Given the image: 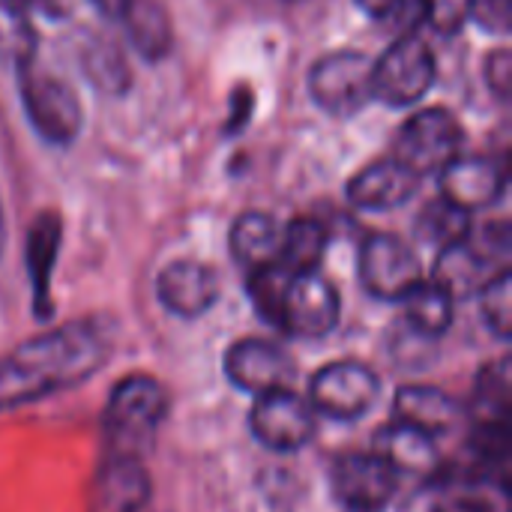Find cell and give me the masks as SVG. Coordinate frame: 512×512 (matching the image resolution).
I'll return each instance as SVG.
<instances>
[{
  "label": "cell",
  "mask_w": 512,
  "mask_h": 512,
  "mask_svg": "<svg viewBox=\"0 0 512 512\" xmlns=\"http://www.w3.org/2000/svg\"><path fill=\"white\" fill-rule=\"evenodd\" d=\"M480 315H483V324L501 339V342H510L512 336V279L510 270L495 276L480 294Z\"/></svg>",
  "instance_id": "29"
},
{
  "label": "cell",
  "mask_w": 512,
  "mask_h": 512,
  "mask_svg": "<svg viewBox=\"0 0 512 512\" xmlns=\"http://www.w3.org/2000/svg\"><path fill=\"white\" fill-rule=\"evenodd\" d=\"M360 279L375 300L402 303L423 282V267L417 252L396 234H372L360 249Z\"/></svg>",
  "instance_id": "10"
},
{
  "label": "cell",
  "mask_w": 512,
  "mask_h": 512,
  "mask_svg": "<svg viewBox=\"0 0 512 512\" xmlns=\"http://www.w3.org/2000/svg\"><path fill=\"white\" fill-rule=\"evenodd\" d=\"M120 18L126 24V36L132 48L144 60H162L171 51L174 27L159 0H129Z\"/></svg>",
  "instance_id": "22"
},
{
  "label": "cell",
  "mask_w": 512,
  "mask_h": 512,
  "mask_svg": "<svg viewBox=\"0 0 512 512\" xmlns=\"http://www.w3.org/2000/svg\"><path fill=\"white\" fill-rule=\"evenodd\" d=\"M354 3H357V6H360L363 12H369V15L381 18V15H384V12H387V9H390V6H393L396 0H354Z\"/></svg>",
  "instance_id": "36"
},
{
  "label": "cell",
  "mask_w": 512,
  "mask_h": 512,
  "mask_svg": "<svg viewBox=\"0 0 512 512\" xmlns=\"http://www.w3.org/2000/svg\"><path fill=\"white\" fill-rule=\"evenodd\" d=\"M417 186H420V177L408 165H402L396 156H390V159H375L366 168H360L348 180L345 192L354 207L381 213V210H396L408 204Z\"/></svg>",
  "instance_id": "18"
},
{
  "label": "cell",
  "mask_w": 512,
  "mask_h": 512,
  "mask_svg": "<svg viewBox=\"0 0 512 512\" xmlns=\"http://www.w3.org/2000/svg\"><path fill=\"white\" fill-rule=\"evenodd\" d=\"M117 327L105 315L36 333L0 357V411L45 402L96 378L111 360Z\"/></svg>",
  "instance_id": "1"
},
{
  "label": "cell",
  "mask_w": 512,
  "mask_h": 512,
  "mask_svg": "<svg viewBox=\"0 0 512 512\" xmlns=\"http://www.w3.org/2000/svg\"><path fill=\"white\" fill-rule=\"evenodd\" d=\"M327 240H330L327 228L312 216H300V219L288 222V228H282L279 267L288 270L291 276L315 273L318 264L324 261Z\"/></svg>",
  "instance_id": "24"
},
{
  "label": "cell",
  "mask_w": 512,
  "mask_h": 512,
  "mask_svg": "<svg viewBox=\"0 0 512 512\" xmlns=\"http://www.w3.org/2000/svg\"><path fill=\"white\" fill-rule=\"evenodd\" d=\"M90 3H93L102 15H108V18H120L129 0H90Z\"/></svg>",
  "instance_id": "35"
},
{
  "label": "cell",
  "mask_w": 512,
  "mask_h": 512,
  "mask_svg": "<svg viewBox=\"0 0 512 512\" xmlns=\"http://www.w3.org/2000/svg\"><path fill=\"white\" fill-rule=\"evenodd\" d=\"M471 21L486 33L507 36L512 27V0H471Z\"/></svg>",
  "instance_id": "33"
},
{
  "label": "cell",
  "mask_w": 512,
  "mask_h": 512,
  "mask_svg": "<svg viewBox=\"0 0 512 512\" xmlns=\"http://www.w3.org/2000/svg\"><path fill=\"white\" fill-rule=\"evenodd\" d=\"M375 453H381L396 474H423V477H441V453L435 438L390 420L375 435Z\"/></svg>",
  "instance_id": "20"
},
{
  "label": "cell",
  "mask_w": 512,
  "mask_h": 512,
  "mask_svg": "<svg viewBox=\"0 0 512 512\" xmlns=\"http://www.w3.org/2000/svg\"><path fill=\"white\" fill-rule=\"evenodd\" d=\"M435 75L438 66L432 48L417 33H405L372 60V93L390 108H411L432 90Z\"/></svg>",
  "instance_id": "5"
},
{
  "label": "cell",
  "mask_w": 512,
  "mask_h": 512,
  "mask_svg": "<svg viewBox=\"0 0 512 512\" xmlns=\"http://www.w3.org/2000/svg\"><path fill=\"white\" fill-rule=\"evenodd\" d=\"M171 411L168 390L144 372L120 378L102 408V456L144 459Z\"/></svg>",
  "instance_id": "2"
},
{
  "label": "cell",
  "mask_w": 512,
  "mask_h": 512,
  "mask_svg": "<svg viewBox=\"0 0 512 512\" xmlns=\"http://www.w3.org/2000/svg\"><path fill=\"white\" fill-rule=\"evenodd\" d=\"M486 84L498 99H510L512 90V54L510 48H498L486 60Z\"/></svg>",
  "instance_id": "34"
},
{
  "label": "cell",
  "mask_w": 512,
  "mask_h": 512,
  "mask_svg": "<svg viewBox=\"0 0 512 512\" xmlns=\"http://www.w3.org/2000/svg\"><path fill=\"white\" fill-rule=\"evenodd\" d=\"M231 258L243 273H255L261 267L279 264L282 249V225L261 210L240 213L231 225Z\"/></svg>",
  "instance_id": "19"
},
{
  "label": "cell",
  "mask_w": 512,
  "mask_h": 512,
  "mask_svg": "<svg viewBox=\"0 0 512 512\" xmlns=\"http://www.w3.org/2000/svg\"><path fill=\"white\" fill-rule=\"evenodd\" d=\"M438 177L441 198L465 213L492 207L507 189V168L495 156H459Z\"/></svg>",
  "instance_id": "16"
},
{
  "label": "cell",
  "mask_w": 512,
  "mask_h": 512,
  "mask_svg": "<svg viewBox=\"0 0 512 512\" xmlns=\"http://www.w3.org/2000/svg\"><path fill=\"white\" fill-rule=\"evenodd\" d=\"M339 318H342V297L327 276H321L318 270L291 276L279 315L282 333L294 339H324L336 330Z\"/></svg>",
  "instance_id": "11"
},
{
  "label": "cell",
  "mask_w": 512,
  "mask_h": 512,
  "mask_svg": "<svg viewBox=\"0 0 512 512\" xmlns=\"http://www.w3.org/2000/svg\"><path fill=\"white\" fill-rule=\"evenodd\" d=\"M426 24L441 36L459 33L471 21V0H423Z\"/></svg>",
  "instance_id": "32"
},
{
  "label": "cell",
  "mask_w": 512,
  "mask_h": 512,
  "mask_svg": "<svg viewBox=\"0 0 512 512\" xmlns=\"http://www.w3.org/2000/svg\"><path fill=\"white\" fill-rule=\"evenodd\" d=\"M393 420L438 441L465 423V408L441 387L402 384L393 396Z\"/></svg>",
  "instance_id": "17"
},
{
  "label": "cell",
  "mask_w": 512,
  "mask_h": 512,
  "mask_svg": "<svg viewBox=\"0 0 512 512\" xmlns=\"http://www.w3.org/2000/svg\"><path fill=\"white\" fill-rule=\"evenodd\" d=\"M381 396V378L360 360H336L321 366L309 384V405L318 417L354 423L366 417Z\"/></svg>",
  "instance_id": "6"
},
{
  "label": "cell",
  "mask_w": 512,
  "mask_h": 512,
  "mask_svg": "<svg viewBox=\"0 0 512 512\" xmlns=\"http://www.w3.org/2000/svg\"><path fill=\"white\" fill-rule=\"evenodd\" d=\"M405 512H495L492 504L474 492H459L441 483H432L408 501Z\"/></svg>",
  "instance_id": "30"
},
{
  "label": "cell",
  "mask_w": 512,
  "mask_h": 512,
  "mask_svg": "<svg viewBox=\"0 0 512 512\" xmlns=\"http://www.w3.org/2000/svg\"><path fill=\"white\" fill-rule=\"evenodd\" d=\"M465 132L453 111L447 108H423L396 135L393 156L408 165L417 177L441 174L450 162L462 156Z\"/></svg>",
  "instance_id": "7"
},
{
  "label": "cell",
  "mask_w": 512,
  "mask_h": 512,
  "mask_svg": "<svg viewBox=\"0 0 512 512\" xmlns=\"http://www.w3.org/2000/svg\"><path fill=\"white\" fill-rule=\"evenodd\" d=\"M288 3H297V0H288Z\"/></svg>",
  "instance_id": "38"
},
{
  "label": "cell",
  "mask_w": 512,
  "mask_h": 512,
  "mask_svg": "<svg viewBox=\"0 0 512 512\" xmlns=\"http://www.w3.org/2000/svg\"><path fill=\"white\" fill-rule=\"evenodd\" d=\"M153 483L144 459L102 456L87 489V512H147Z\"/></svg>",
  "instance_id": "14"
},
{
  "label": "cell",
  "mask_w": 512,
  "mask_h": 512,
  "mask_svg": "<svg viewBox=\"0 0 512 512\" xmlns=\"http://www.w3.org/2000/svg\"><path fill=\"white\" fill-rule=\"evenodd\" d=\"M15 69H18L21 105H24L30 126L48 144L69 147L81 135V123H84L75 87L63 75H57L54 69L39 63L33 54L18 60Z\"/></svg>",
  "instance_id": "3"
},
{
  "label": "cell",
  "mask_w": 512,
  "mask_h": 512,
  "mask_svg": "<svg viewBox=\"0 0 512 512\" xmlns=\"http://www.w3.org/2000/svg\"><path fill=\"white\" fill-rule=\"evenodd\" d=\"M477 423L507 420L510 414V360L501 357L489 363L477 378Z\"/></svg>",
  "instance_id": "26"
},
{
  "label": "cell",
  "mask_w": 512,
  "mask_h": 512,
  "mask_svg": "<svg viewBox=\"0 0 512 512\" xmlns=\"http://www.w3.org/2000/svg\"><path fill=\"white\" fill-rule=\"evenodd\" d=\"M291 282V273L282 270L279 264H270V267H261L255 273H246V291H249V300L255 306V312L279 330V315H282V297H285V288Z\"/></svg>",
  "instance_id": "27"
},
{
  "label": "cell",
  "mask_w": 512,
  "mask_h": 512,
  "mask_svg": "<svg viewBox=\"0 0 512 512\" xmlns=\"http://www.w3.org/2000/svg\"><path fill=\"white\" fill-rule=\"evenodd\" d=\"M402 303H405V324L429 342L441 339L453 327L456 297L435 279L432 282L423 279Z\"/></svg>",
  "instance_id": "23"
},
{
  "label": "cell",
  "mask_w": 512,
  "mask_h": 512,
  "mask_svg": "<svg viewBox=\"0 0 512 512\" xmlns=\"http://www.w3.org/2000/svg\"><path fill=\"white\" fill-rule=\"evenodd\" d=\"M333 498L348 512H384L399 489V474L393 465L369 450V453H345L333 462Z\"/></svg>",
  "instance_id": "12"
},
{
  "label": "cell",
  "mask_w": 512,
  "mask_h": 512,
  "mask_svg": "<svg viewBox=\"0 0 512 512\" xmlns=\"http://www.w3.org/2000/svg\"><path fill=\"white\" fill-rule=\"evenodd\" d=\"M252 438L270 453H300L312 444L318 432V414L309 399L297 396L291 387L255 396L249 411Z\"/></svg>",
  "instance_id": "9"
},
{
  "label": "cell",
  "mask_w": 512,
  "mask_h": 512,
  "mask_svg": "<svg viewBox=\"0 0 512 512\" xmlns=\"http://www.w3.org/2000/svg\"><path fill=\"white\" fill-rule=\"evenodd\" d=\"M222 294V282L219 273L210 264L201 261H171L159 270L156 276V297L162 303L165 312H171L174 318H204Z\"/></svg>",
  "instance_id": "15"
},
{
  "label": "cell",
  "mask_w": 512,
  "mask_h": 512,
  "mask_svg": "<svg viewBox=\"0 0 512 512\" xmlns=\"http://www.w3.org/2000/svg\"><path fill=\"white\" fill-rule=\"evenodd\" d=\"M36 33L30 27L24 0H0V54L12 63L33 54Z\"/></svg>",
  "instance_id": "28"
},
{
  "label": "cell",
  "mask_w": 512,
  "mask_h": 512,
  "mask_svg": "<svg viewBox=\"0 0 512 512\" xmlns=\"http://www.w3.org/2000/svg\"><path fill=\"white\" fill-rule=\"evenodd\" d=\"M510 270V228L504 222L483 228L480 234L468 231L453 246L438 249L435 282L444 285L456 300L477 297L495 276Z\"/></svg>",
  "instance_id": "4"
},
{
  "label": "cell",
  "mask_w": 512,
  "mask_h": 512,
  "mask_svg": "<svg viewBox=\"0 0 512 512\" xmlns=\"http://www.w3.org/2000/svg\"><path fill=\"white\" fill-rule=\"evenodd\" d=\"M87 75L102 87V90H123L126 87V66L120 60V54L111 45H93L87 54Z\"/></svg>",
  "instance_id": "31"
},
{
  "label": "cell",
  "mask_w": 512,
  "mask_h": 512,
  "mask_svg": "<svg viewBox=\"0 0 512 512\" xmlns=\"http://www.w3.org/2000/svg\"><path fill=\"white\" fill-rule=\"evenodd\" d=\"M417 237L429 246H453L462 237H468L471 231V213L459 210L456 204H450L447 198H438L432 204L423 207L420 219H417Z\"/></svg>",
  "instance_id": "25"
},
{
  "label": "cell",
  "mask_w": 512,
  "mask_h": 512,
  "mask_svg": "<svg viewBox=\"0 0 512 512\" xmlns=\"http://www.w3.org/2000/svg\"><path fill=\"white\" fill-rule=\"evenodd\" d=\"M222 372L234 390L255 399L261 393L291 387L297 378V363L270 339H237L222 357Z\"/></svg>",
  "instance_id": "13"
},
{
  "label": "cell",
  "mask_w": 512,
  "mask_h": 512,
  "mask_svg": "<svg viewBox=\"0 0 512 512\" xmlns=\"http://www.w3.org/2000/svg\"><path fill=\"white\" fill-rule=\"evenodd\" d=\"M3 240H6V219H3V201H0V252H3Z\"/></svg>",
  "instance_id": "37"
},
{
  "label": "cell",
  "mask_w": 512,
  "mask_h": 512,
  "mask_svg": "<svg viewBox=\"0 0 512 512\" xmlns=\"http://www.w3.org/2000/svg\"><path fill=\"white\" fill-rule=\"evenodd\" d=\"M60 216L42 213L27 234V273L33 288V312L45 321L51 318V273L60 252Z\"/></svg>",
  "instance_id": "21"
},
{
  "label": "cell",
  "mask_w": 512,
  "mask_h": 512,
  "mask_svg": "<svg viewBox=\"0 0 512 512\" xmlns=\"http://www.w3.org/2000/svg\"><path fill=\"white\" fill-rule=\"evenodd\" d=\"M309 93L333 117H354L372 99V57L354 48L324 54L309 72Z\"/></svg>",
  "instance_id": "8"
}]
</instances>
